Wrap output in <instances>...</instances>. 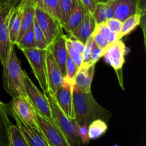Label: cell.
<instances>
[{
	"label": "cell",
	"mask_w": 146,
	"mask_h": 146,
	"mask_svg": "<svg viewBox=\"0 0 146 146\" xmlns=\"http://www.w3.org/2000/svg\"><path fill=\"white\" fill-rule=\"evenodd\" d=\"M66 37V35L62 33L53 42L52 44L49 45V49L52 53L53 57L59 67L64 77L66 76V64L68 57Z\"/></svg>",
	"instance_id": "obj_14"
},
{
	"label": "cell",
	"mask_w": 146,
	"mask_h": 146,
	"mask_svg": "<svg viewBox=\"0 0 146 146\" xmlns=\"http://www.w3.org/2000/svg\"><path fill=\"white\" fill-rule=\"evenodd\" d=\"M88 125L86 123L80 126L79 137L80 140H81V143L84 145L88 144L90 142V138L88 135Z\"/></svg>",
	"instance_id": "obj_37"
},
{
	"label": "cell",
	"mask_w": 146,
	"mask_h": 146,
	"mask_svg": "<svg viewBox=\"0 0 146 146\" xmlns=\"http://www.w3.org/2000/svg\"><path fill=\"white\" fill-rule=\"evenodd\" d=\"M23 14V6L21 2L14 7L10 16L9 29V40L11 44L15 45L18 38L19 33L21 24V19Z\"/></svg>",
	"instance_id": "obj_19"
},
{
	"label": "cell",
	"mask_w": 146,
	"mask_h": 146,
	"mask_svg": "<svg viewBox=\"0 0 146 146\" xmlns=\"http://www.w3.org/2000/svg\"><path fill=\"white\" fill-rule=\"evenodd\" d=\"M128 49L125 47V44L121 40L114 42L109 44L104 50L103 57L106 62L109 64L116 72L117 76L121 84L122 85V70L123 65L125 63V57Z\"/></svg>",
	"instance_id": "obj_7"
},
{
	"label": "cell",
	"mask_w": 146,
	"mask_h": 146,
	"mask_svg": "<svg viewBox=\"0 0 146 146\" xmlns=\"http://www.w3.org/2000/svg\"><path fill=\"white\" fill-rule=\"evenodd\" d=\"M76 2L77 0H59L61 27L68 19V17L75 8Z\"/></svg>",
	"instance_id": "obj_26"
},
{
	"label": "cell",
	"mask_w": 146,
	"mask_h": 146,
	"mask_svg": "<svg viewBox=\"0 0 146 146\" xmlns=\"http://www.w3.org/2000/svg\"><path fill=\"white\" fill-rule=\"evenodd\" d=\"M21 3L23 6L22 19H21V28L17 42L19 41L22 36L34 26V19H35L36 6L33 0H21Z\"/></svg>",
	"instance_id": "obj_17"
},
{
	"label": "cell",
	"mask_w": 146,
	"mask_h": 146,
	"mask_svg": "<svg viewBox=\"0 0 146 146\" xmlns=\"http://www.w3.org/2000/svg\"><path fill=\"white\" fill-rule=\"evenodd\" d=\"M16 7V6H15ZM14 7H5L0 12V62L4 67L14 45L9 40V23L12 9Z\"/></svg>",
	"instance_id": "obj_8"
},
{
	"label": "cell",
	"mask_w": 146,
	"mask_h": 146,
	"mask_svg": "<svg viewBox=\"0 0 146 146\" xmlns=\"http://www.w3.org/2000/svg\"><path fill=\"white\" fill-rule=\"evenodd\" d=\"M66 50L67 52H68V55L69 56L70 58L74 61V62L75 63L76 65L77 66L78 69L81 67L82 65V55L81 54H79L78 52H77L72 47L71 43H70L69 40H68V37H66Z\"/></svg>",
	"instance_id": "obj_31"
},
{
	"label": "cell",
	"mask_w": 146,
	"mask_h": 146,
	"mask_svg": "<svg viewBox=\"0 0 146 146\" xmlns=\"http://www.w3.org/2000/svg\"><path fill=\"white\" fill-rule=\"evenodd\" d=\"M78 70V68L77 67V66L68 55L66 64V76L64 79L68 80V81L71 82H74V77H75Z\"/></svg>",
	"instance_id": "obj_33"
},
{
	"label": "cell",
	"mask_w": 146,
	"mask_h": 146,
	"mask_svg": "<svg viewBox=\"0 0 146 146\" xmlns=\"http://www.w3.org/2000/svg\"><path fill=\"white\" fill-rule=\"evenodd\" d=\"M3 9H4V7H3L2 4H1V1H0V12H1V10H2Z\"/></svg>",
	"instance_id": "obj_43"
},
{
	"label": "cell",
	"mask_w": 146,
	"mask_h": 146,
	"mask_svg": "<svg viewBox=\"0 0 146 146\" xmlns=\"http://www.w3.org/2000/svg\"><path fill=\"white\" fill-rule=\"evenodd\" d=\"M1 4H2L3 7H15V6L18 5L21 0H0Z\"/></svg>",
	"instance_id": "obj_41"
},
{
	"label": "cell",
	"mask_w": 146,
	"mask_h": 146,
	"mask_svg": "<svg viewBox=\"0 0 146 146\" xmlns=\"http://www.w3.org/2000/svg\"><path fill=\"white\" fill-rule=\"evenodd\" d=\"M17 45L21 50L24 49H34L36 47L35 38H34V28L33 27L30 28L21 38V40L17 42Z\"/></svg>",
	"instance_id": "obj_27"
},
{
	"label": "cell",
	"mask_w": 146,
	"mask_h": 146,
	"mask_svg": "<svg viewBox=\"0 0 146 146\" xmlns=\"http://www.w3.org/2000/svg\"><path fill=\"white\" fill-rule=\"evenodd\" d=\"M68 40H69L70 43H71V46H72L73 48L78 52L79 54H81V55L83 54L84 51V49H85V44H84L81 42L78 41L77 40H74V39H71L70 37H68Z\"/></svg>",
	"instance_id": "obj_38"
},
{
	"label": "cell",
	"mask_w": 146,
	"mask_h": 146,
	"mask_svg": "<svg viewBox=\"0 0 146 146\" xmlns=\"http://www.w3.org/2000/svg\"><path fill=\"white\" fill-rule=\"evenodd\" d=\"M35 113L40 131L48 146H71L55 123L47 120L36 110Z\"/></svg>",
	"instance_id": "obj_6"
},
{
	"label": "cell",
	"mask_w": 146,
	"mask_h": 146,
	"mask_svg": "<svg viewBox=\"0 0 146 146\" xmlns=\"http://www.w3.org/2000/svg\"><path fill=\"white\" fill-rule=\"evenodd\" d=\"M92 16L95 20L96 24L105 23L107 20L106 12V4H96Z\"/></svg>",
	"instance_id": "obj_30"
},
{
	"label": "cell",
	"mask_w": 146,
	"mask_h": 146,
	"mask_svg": "<svg viewBox=\"0 0 146 146\" xmlns=\"http://www.w3.org/2000/svg\"><path fill=\"white\" fill-rule=\"evenodd\" d=\"M36 7L56 19L61 24L59 0H33Z\"/></svg>",
	"instance_id": "obj_21"
},
{
	"label": "cell",
	"mask_w": 146,
	"mask_h": 146,
	"mask_svg": "<svg viewBox=\"0 0 146 146\" xmlns=\"http://www.w3.org/2000/svg\"><path fill=\"white\" fill-rule=\"evenodd\" d=\"M96 2V4H106L108 3L111 2V1H113V0H94Z\"/></svg>",
	"instance_id": "obj_42"
},
{
	"label": "cell",
	"mask_w": 146,
	"mask_h": 146,
	"mask_svg": "<svg viewBox=\"0 0 146 146\" xmlns=\"http://www.w3.org/2000/svg\"><path fill=\"white\" fill-rule=\"evenodd\" d=\"M92 35L93 37H94V40L96 44L99 48H101V50H104V51L110 44L109 43H108V40H107L105 38V37H104L102 34H101L99 31L94 29V31L92 34Z\"/></svg>",
	"instance_id": "obj_34"
},
{
	"label": "cell",
	"mask_w": 146,
	"mask_h": 146,
	"mask_svg": "<svg viewBox=\"0 0 146 146\" xmlns=\"http://www.w3.org/2000/svg\"><path fill=\"white\" fill-rule=\"evenodd\" d=\"M34 38H35L36 47L38 50H46L49 47L48 42L41 30V27L38 25V22L36 21V19H34Z\"/></svg>",
	"instance_id": "obj_28"
},
{
	"label": "cell",
	"mask_w": 146,
	"mask_h": 146,
	"mask_svg": "<svg viewBox=\"0 0 146 146\" xmlns=\"http://www.w3.org/2000/svg\"><path fill=\"white\" fill-rule=\"evenodd\" d=\"M114 7H115V0L106 4V12L107 19L114 18Z\"/></svg>",
	"instance_id": "obj_40"
},
{
	"label": "cell",
	"mask_w": 146,
	"mask_h": 146,
	"mask_svg": "<svg viewBox=\"0 0 146 146\" xmlns=\"http://www.w3.org/2000/svg\"><path fill=\"white\" fill-rule=\"evenodd\" d=\"M21 51L28 60L41 90L44 91V94H47L49 92V90L47 80L46 64V50L34 48L24 49Z\"/></svg>",
	"instance_id": "obj_4"
},
{
	"label": "cell",
	"mask_w": 146,
	"mask_h": 146,
	"mask_svg": "<svg viewBox=\"0 0 146 146\" xmlns=\"http://www.w3.org/2000/svg\"><path fill=\"white\" fill-rule=\"evenodd\" d=\"M8 115H10L15 120L19 130L23 135L24 137L28 143L29 146H48L46 141L44 139L41 131L37 130L31 125L23 121L13 110L9 104H4Z\"/></svg>",
	"instance_id": "obj_10"
},
{
	"label": "cell",
	"mask_w": 146,
	"mask_h": 146,
	"mask_svg": "<svg viewBox=\"0 0 146 146\" xmlns=\"http://www.w3.org/2000/svg\"><path fill=\"white\" fill-rule=\"evenodd\" d=\"M104 52V50H101V48H99L95 43V45L93 47L92 52H91V57H90L89 61V65L96 64V62L98 61V60H99L101 57H103Z\"/></svg>",
	"instance_id": "obj_36"
},
{
	"label": "cell",
	"mask_w": 146,
	"mask_h": 146,
	"mask_svg": "<svg viewBox=\"0 0 146 146\" xmlns=\"http://www.w3.org/2000/svg\"><path fill=\"white\" fill-rule=\"evenodd\" d=\"M87 12L88 11L86 9L81 1L77 0L75 8L70 14L68 19L62 25V28L64 29L68 34H70L79 25Z\"/></svg>",
	"instance_id": "obj_20"
},
{
	"label": "cell",
	"mask_w": 146,
	"mask_h": 146,
	"mask_svg": "<svg viewBox=\"0 0 146 146\" xmlns=\"http://www.w3.org/2000/svg\"><path fill=\"white\" fill-rule=\"evenodd\" d=\"M73 102L75 113V120L78 125H89L94 120L100 119L108 121L112 117V114L101 107L94 99L91 92L84 93L74 86Z\"/></svg>",
	"instance_id": "obj_1"
},
{
	"label": "cell",
	"mask_w": 146,
	"mask_h": 146,
	"mask_svg": "<svg viewBox=\"0 0 146 146\" xmlns=\"http://www.w3.org/2000/svg\"><path fill=\"white\" fill-rule=\"evenodd\" d=\"M96 64L81 66L77 71L74 80V84L81 92H91V84L95 72Z\"/></svg>",
	"instance_id": "obj_15"
},
{
	"label": "cell",
	"mask_w": 146,
	"mask_h": 146,
	"mask_svg": "<svg viewBox=\"0 0 146 146\" xmlns=\"http://www.w3.org/2000/svg\"><path fill=\"white\" fill-rule=\"evenodd\" d=\"M95 30L99 31L101 34L105 37V38L108 40V43L110 44H112L114 42L117 40H121L119 37V34L113 32L109 29V27L106 25V23H102L100 24H96L95 27Z\"/></svg>",
	"instance_id": "obj_29"
},
{
	"label": "cell",
	"mask_w": 146,
	"mask_h": 146,
	"mask_svg": "<svg viewBox=\"0 0 146 146\" xmlns=\"http://www.w3.org/2000/svg\"><path fill=\"white\" fill-rule=\"evenodd\" d=\"M145 14L136 13L123 21V25L119 34L120 38L121 39L124 36L129 34L136 28V27L141 24V19L143 17H145Z\"/></svg>",
	"instance_id": "obj_23"
},
{
	"label": "cell",
	"mask_w": 146,
	"mask_h": 146,
	"mask_svg": "<svg viewBox=\"0 0 146 146\" xmlns=\"http://www.w3.org/2000/svg\"><path fill=\"white\" fill-rule=\"evenodd\" d=\"M8 146H29L17 126L11 123L8 129Z\"/></svg>",
	"instance_id": "obj_25"
},
{
	"label": "cell",
	"mask_w": 146,
	"mask_h": 146,
	"mask_svg": "<svg viewBox=\"0 0 146 146\" xmlns=\"http://www.w3.org/2000/svg\"><path fill=\"white\" fill-rule=\"evenodd\" d=\"M11 123L4 103L0 100V146H8V129Z\"/></svg>",
	"instance_id": "obj_22"
},
{
	"label": "cell",
	"mask_w": 146,
	"mask_h": 146,
	"mask_svg": "<svg viewBox=\"0 0 146 146\" xmlns=\"http://www.w3.org/2000/svg\"><path fill=\"white\" fill-rule=\"evenodd\" d=\"M105 23L109 27V29L111 31L116 33V34H120V31H121V27H122L123 25L122 21H121L120 20L117 19L115 18H111L107 19Z\"/></svg>",
	"instance_id": "obj_35"
},
{
	"label": "cell",
	"mask_w": 146,
	"mask_h": 146,
	"mask_svg": "<svg viewBox=\"0 0 146 146\" xmlns=\"http://www.w3.org/2000/svg\"><path fill=\"white\" fill-rule=\"evenodd\" d=\"M46 74L48 90L51 94H54L58 87H61L62 84L64 77L55 59L53 57L49 47L46 50Z\"/></svg>",
	"instance_id": "obj_13"
},
{
	"label": "cell",
	"mask_w": 146,
	"mask_h": 146,
	"mask_svg": "<svg viewBox=\"0 0 146 146\" xmlns=\"http://www.w3.org/2000/svg\"><path fill=\"white\" fill-rule=\"evenodd\" d=\"M108 130V125L100 119L94 120L88 126V135L90 140H96L104 135Z\"/></svg>",
	"instance_id": "obj_24"
},
{
	"label": "cell",
	"mask_w": 146,
	"mask_h": 146,
	"mask_svg": "<svg viewBox=\"0 0 146 146\" xmlns=\"http://www.w3.org/2000/svg\"><path fill=\"white\" fill-rule=\"evenodd\" d=\"M79 1H81L83 6L85 7L86 9L92 14L96 7V5L95 1L94 0H79Z\"/></svg>",
	"instance_id": "obj_39"
},
{
	"label": "cell",
	"mask_w": 146,
	"mask_h": 146,
	"mask_svg": "<svg viewBox=\"0 0 146 146\" xmlns=\"http://www.w3.org/2000/svg\"><path fill=\"white\" fill-rule=\"evenodd\" d=\"M74 82L64 79L61 87L54 94L57 104L64 114L70 119H75V113L73 102Z\"/></svg>",
	"instance_id": "obj_11"
},
{
	"label": "cell",
	"mask_w": 146,
	"mask_h": 146,
	"mask_svg": "<svg viewBox=\"0 0 146 146\" xmlns=\"http://www.w3.org/2000/svg\"><path fill=\"white\" fill-rule=\"evenodd\" d=\"M51 106L53 119L56 125L63 133L71 146H81L79 137L80 126L75 119H70L66 115L57 104L54 94L48 92L45 94Z\"/></svg>",
	"instance_id": "obj_3"
},
{
	"label": "cell",
	"mask_w": 146,
	"mask_h": 146,
	"mask_svg": "<svg viewBox=\"0 0 146 146\" xmlns=\"http://www.w3.org/2000/svg\"><path fill=\"white\" fill-rule=\"evenodd\" d=\"M113 146H119V145H117V144H115V145H113Z\"/></svg>",
	"instance_id": "obj_44"
},
{
	"label": "cell",
	"mask_w": 146,
	"mask_h": 146,
	"mask_svg": "<svg viewBox=\"0 0 146 146\" xmlns=\"http://www.w3.org/2000/svg\"><path fill=\"white\" fill-rule=\"evenodd\" d=\"M96 25V24L92 14L87 12L79 25L70 33V38L77 40L85 44L87 40L94 33Z\"/></svg>",
	"instance_id": "obj_16"
},
{
	"label": "cell",
	"mask_w": 146,
	"mask_h": 146,
	"mask_svg": "<svg viewBox=\"0 0 146 146\" xmlns=\"http://www.w3.org/2000/svg\"><path fill=\"white\" fill-rule=\"evenodd\" d=\"M24 88L27 99L34 107V110L49 121L54 122L51 106L48 99L34 84L28 74L24 71Z\"/></svg>",
	"instance_id": "obj_5"
},
{
	"label": "cell",
	"mask_w": 146,
	"mask_h": 146,
	"mask_svg": "<svg viewBox=\"0 0 146 146\" xmlns=\"http://www.w3.org/2000/svg\"><path fill=\"white\" fill-rule=\"evenodd\" d=\"M9 104L23 121L40 131L35 110L27 97L21 96L13 97Z\"/></svg>",
	"instance_id": "obj_12"
},
{
	"label": "cell",
	"mask_w": 146,
	"mask_h": 146,
	"mask_svg": "<svg viewBox=\"0 0 146 146\" xmlns=\"http://www.w3.org/2000/svg\"><path fill=\"white\" fill-rule=\"evenodd\" d=\"M3 87L12 97L21 96L27 98L24 88V71L14 48L3 67Z\"/></svg>",
	"instance_id": "obj_2"
},
{
	"label": "cell",
	"mask_w": 146,
	"mask_h": 146,
	"mask_svg": "<svg viewBox=\"0 0 146 146\" xmlns=\"http://www.w3.org/2000/svg\"><path fill=\"white\" fill-rule=\"evenodd\" d=\"M35 19L49 45L62 34L63 28L59 21L36 7L35 8Z\"/></svg>",
	"instance_id": "obj_9"
},
{
	"label": "cell",
	"mask_w": 146,
	"mask_h": 146,
	"mask_svg": "<svg viewBox=\"0 0 146 146\" xmlns=\"http://www.w3.org/2000/svg\"><path fill=\"white\" fill-rule=\"evenodd\" d=\"M94 45H95V42H94V37L93 35H91L85 43V49H84V53L82 54L83 62L81 66L89 65L90 57H91V52H92L93 47Z\"/></svg>",
	"instance_id": "obj_32"
},
{
	"label": "cell",
	"mask_w": 146,
	"mask_h": 146,
	"mask_svg": "<svg viewBox=\"0 0 146 146\" xmlns=\"http://www.w3.org/2000/svg\"><path fill=\"white\" fill-rule=\"evenodd\" d=\"M136 13H138V0H115L114 18L123 22Z\"/></svg>",
	"instance_id": "obj_18"
}]
</instances>
